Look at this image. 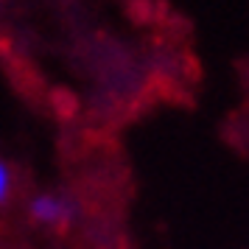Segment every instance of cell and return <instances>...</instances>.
<instances>
[{
  "mask_svg": "<svg viewBox=\"0 0 249 249\" xmlns=\"http://www.w3.org/2000/svg\"><path fill=\"white\" fill-rule=\"evenodd\" d=\"M28 218L39 227H70L79 218V199L70 193H36L25 204Z\"/></svg>",
  "mask_w": 249,
  "mask_h": 249,
  "instance_id": "6da1fadb",
  "label": "cell"
},
{
  "mask_svg": "<svg viewBox=\"0 0 249 249\" xmlns=\"http://www.w3.org/2000/svg\"><path fill=\"white\" fill-rule=\"evenodd\" d=\"M9 193H12V168L9 162H3L0 165V202L3 204L9 202Z\"/></svg>",
  "mask_w": 249,
  "mask_h": 249,
  "instance_id": "7a4b0ae2",
  "label": "cell"
}]
</instances>
